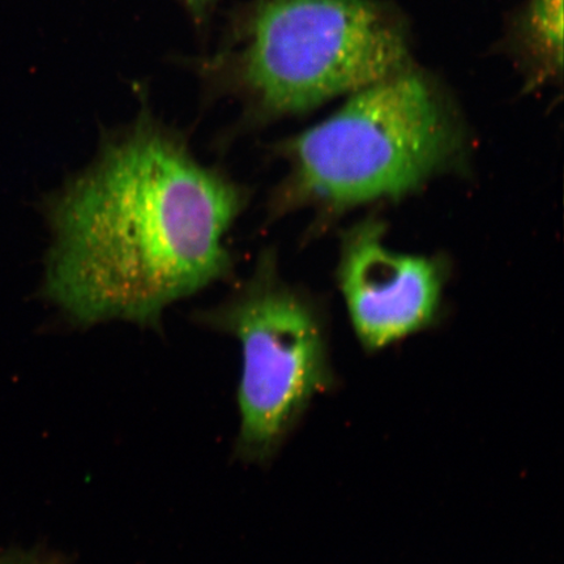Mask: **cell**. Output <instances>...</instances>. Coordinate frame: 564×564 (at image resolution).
I'll list each match as a JSON object with an SVG mask.
<instances>
[{"label":"cell","mask_w":564,"mask_h":564,"mask_svg":"<svg viewBox=\"0 0 564 564\" xmlns=\"http://www.w3.org/2000/svg\"><path fill=\"white\" fill-rule=\"evenodd\" d=\"M249 200V188L143 109L42 203V299L83 328L158 329L173 303L231 276L228 236Z\"/></svg>","instance_id":"1"},{"label":"cell","mask_w":564,"mask_h":564,"mask_svg":"<svg viewBox=\"0 0 564 564\" xmlns=\"http://www.w3.org/2000/svg\"><path fill=\"white\" fill-rule=\"evenodd\" d=\"M460 137L427 82L401 70L352 94L278 151L291 171L271 218L303 206L341 210L412 192L456 156Z\"/></svg>","instance_id":"2"},{"label":"cell","mask_w":564,"mask_h":564,"mask_svg":"<svg viewBox=\"0 0 564 564\" xmlns=\"http://www.w3.org/2000/svg\"><path fill=\"white\" fill-rule=\"evenodd\" d=\"M394 21L371 0H264L253 13L229 87L249 124L300 115L405 69Z\"/></svg>","instance_id":"3"},{"label":"cell","mask_w":564,"mask_h":564,"mask_svg":"<svg viewBox=\"0 0 564 564\" xmlns=\"http://www.w3.org/2000/svg\"><path fill=\"white\" fill-rule=\"evenodd\" d=\"M193 317L241 344L237 453L249 463L271 462L314 399L335 387L319 316L281 281L267 251L228 299Z\"/></svg>","instance_id":"4"},{"label":"cell","mask_w":564,"mask_h":564,"mask_svg":"<svg viewBox=\"0 0 564 564\" xmlns=\"http://www.w3.org/2000/svg\"><path fill=\"white\" fill-rule=\"evenodd\" d=\"M383 235L376 221L350 230L338 271L352 327L368 350L390 347L426 328L440 307L438 263L388 249Z\"/></svg>","instance_id":"5"},{"label":"cell","mask_w":564,"mask_h":564,"mask_svg":"<svg viewBox=\"0 0 564 564\" xmlns=\"http://www.w3.org/2000/svg\"><path fill=\"white\" fill-rule=\"evenodd\" d=\"M527 24L535 51H539L554 69L562 68L563 0H532Z\"/></svg>","instance_id":"6"},{"label":"cell","mask_w":564,"mask_h":564,"mask_svg":"<svg viewBox=\"0 0 564 564\" xmlns=\"http://www.w3.org/2000/svg\"><path fill=\"white\" fill-rule=\"evenodd\" d=\"M0 564H56L52 558L45 555L34 554L32 552H21V550H7L0 552Z\"/></svg>","instance_id":"7"},{"label":"cell","mask_w":564,"mask_h":564,"mask_svg":"<svg viewBox=\"0 0 564 564\" xmlns=\"http://www.w3.org/2000/svg\"><path fill=\"white\" fill-rule=\"evenodd\" d=\"M194 13L195 17L202 18L209 9V6L214 0H183Z\"/></svg>","instance_id":"8"}]
</instances>
